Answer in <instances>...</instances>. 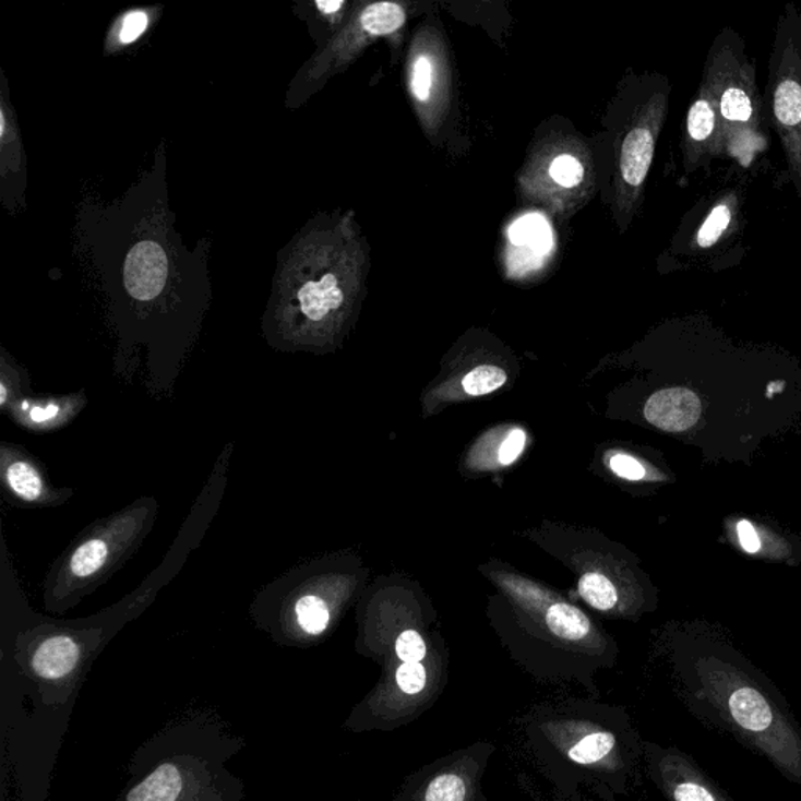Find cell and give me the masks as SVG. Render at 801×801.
<instances>
[{
    "label": "cell",
    "instance_id": "6da1fadb",
    "mask_svg": "<svg viewBox=\"0 0 801 801\" xmlns=\"http://www.w3.org/2000/svg\"><path fill=\"white\" fill-rule=\"evenodd\" d=\"M518 728L522 752L558 801H620L641 785L644 739L623 706L594 696L551 700Z\"/></svg>",
    "mask_w": 801,
    "mask_h": 801
},
{
    "label": "cell",
    "instance_id": "7a4b0ae2",
    "mask_svg": "<svg viewBox=\"0 0 801 801\" xmlns=\"http://www.w3.org/2000/svg\"><path fill=\"white\" fill-rule=\"evenodd\" d=\"M157 512V501L143 497L83 529L50 565L43 591L46 609L70 611L106 584L140 550Z\"/></svg>",
    "mask_w": 801,
    "mask_h": 801
},
{
    "label": "cell",
    "instance_id": "3957f363",
    "mask_svg": "<svg viewBox=\"0 0 801 801\" xmlns=\"http://www.w3.org/2000/svg\"><path fill=\"white\" fill-rule=\"evenodd\" d=\"M691 698L710 707L741 741L801 785V731L777 695L739 673L710 672Z\"/></svg>",
    "mask_w": 801,
    "mask_h": 801
},
{
    "label": "cell",
    "instance_id": "277c9868",
    "mask_svg": "<svg viewBox=\"0 0 801 801\" xmlns=\"http://www.w3.org/2000/svg\"><path fill=\"white\" fill-rule=\"evenodd\" d=\"M719 111L725 155L743 164L767 150L764 97L756 81V63L734 28L724 27L707 50L702 72Z\"/></svg>",
    "mask_w": 801,
    "mask_h": 801
},
{
    "label": "cell",
    "instance_id": "5b68a950",
    "mask_svg": "<svg viewBox=\"0 0 801 801\" xmlns=\"http://www.w3.org/2000/svg\"><path fill=\"white\" fill-rule=\"evenodd\" d=\"M764 115L781 143L801 207V12L792 0L785 3L775 27Z\"/></svg>",
    "mask_w": 801,
    "mask_h": 801
},
{
    "label": "cell",
    "instance_id": "8992f818",
    "mask_svg": "<svg viewBox=\"0 0 801 801\" xmlns=\"http://www.w3.org/2000/svg\"><path fill=\"white\" fill-rule=\"evenodd\" d=\"M319 570L315 565L294 566L263 587L251 606L254 619L287 636L316 638L327 633L335 605Z\"/></svg>",
    "mask_w": 801,
    "mask_h": 801
},
{
    "label": "cell",
    "instance_id": "52a82bcc",
    "mask_svg": "<svg viewBox=\"0 0 801 801\" xmlns=\"http://www.w3.org/2000/svg\"><path fill=\"white\" fill-rule=\"evenodd\" d=\"M495 743L476 741L407 775L392 801H489L483 778Z\"/></svg>",
    "mask_w": 801,
    "mask_h": 801
},
{
    "label": "cell",
    "instance_id": "ba28073f",
    "mask_svg": "<svg viewBox=\"0 0 801 801\" xmlns=\"http://www.w3.org/2000/svg\"><path fill=\"white\" fill-rule=\"evenodd\" d=\"M0 483L3 498L16 507H59L74 497V490L53 486L41 461L17 443H0Z\"/></svg>",
    "mask_w": 801,
    "mask_h": 801
},
{
    "label": "cell",
    "instance_id": "9c48e42d",
    "mask_svg": "<svg viewBox=\"0 0 801 801\" xmlns=\"http://www.w3.org/2000/svg\"><path fill=\"white\" fill-rule=\"evenodd\" d=\"M669 95L667 83H659L653 88L620 147V176L631 198L637 196L647 180L660 129L669 110Z\"/></svg>",
    "mask_w": 801,
    "mask_h": 801
},
{
    "label": "cell",
    "instance_id": "30bf717a",
    "mask_svg": "<svg viewBox=\"0 0 801 801\" xmlns=\"http://www.w3.org/2000/svg\"><path fill=\"white\" fill-rule=\"evenodd\" d=\"M647 777L669 801H731L688 754L644 741Z\"/></svg>",
    "mask_w": 801,
    "mask_h": 801
},
{
    "label": "cell",
    "instance_id": "8fae6325",
    "mask_svg": "<svg viewBox=\"0 0 801 801\" xmlns=\"http://www.w3.org/2000/svg\"><path fill=\"white\" fill-rule=\"evenodd\" d=\"M683 155L685 175L706 168L710 162L725 155L716 100L702 82L685 111Z\"/></svg>",
    "mask_w": 801,
    "mask_h": 801
},
{
    "label": "cell",
    "instance_id": "7c38bea8",
    "mask_svg": "<svg viewBox=\"0 0 801 801\" xmlns=\"http://www.w3.org/2000/svg\"><path fill=\"white\" fill-rule=\"evenodd\" d=\"M741 229L742 200L738 190L721 191L706 205L689 240L695 263H714V252L725 251Z\"/></svg>",
    "mask_w": 801,
    "mask_h": 801
},
{
    "label": "cell",
    "instance_id": "4fadbf2b",
    "mask_svg": "<svg viewBox=\"0 0 801 801\" xmlns=\"http://www.w3.org/2000/svg\"><path fill=\"white\" fill-rule=\"evenodd\" d=\"M88 404L85 390L68 395H31L13 404L7 417L32 434H49L71 425Z\"/></svg>",
    "mask_w": 801,
    "mask_h": 801
},
{
    "label": "cell",
    "instance_id": "5bb4252c",
    "mask_svg": "<svg viewBox=\"0 0 801 801\" xmlns=\"http://www.w3.org/2000/svg\"><path fill=\"white\" fill-rule=\"evenodd\" d=\"M168 276L164 248L155 241H142L130 251L124 266V284L129 295L139 301H151L162 294Z\"/></svg>",
    "mask_w": 801,
    "mask_h": 801
},
{
    "label": "cell",
    "instance_id": "9a60e30c",
    "mask_svg": "<svg viewBox=\"0 0 801 801\" xmlns=\"http://www.w3.org/2000/svg\"><path fill=\"white\" fill-rule=\"evenodd\" d=\"M648 423L667 432H684L702 417V400L688 388L659 390L649 396L644 409Z\"/></svg>",
    "mask_w": 801,
    "mask_h": 801
},
{
    "label": "cell",
    "instance_id": "2e32d148",
    "mask_svg": "<svg viewBox=\"0 0 801 801\" xmlns=\"http://www.w3.org/2000/svg\"><path fill=\"white\" fill-rule=\"evenodd\" d=\"M81 645L68 634H50L43 638L32 656V667L45 680H60L77 667Z\"/></svg>",
    "mask_w": 801,
    "mask_h": 801
},
{
    "label": "cell",
    "instance_id": "e0dca14e",
    "mask_svg": "<svg viewBox=\"0 0 801 801\" xmlns=\"http://www.w3.org/2000/svg\"><path fill=\"white\" fill-rule=\"evenodd\" d=\"M302 315L312 323H320L340 309L345 296L334 274H326L319 283L302 285L298 294Z\"/></svg>",
    "mask_w": 801,
    "mask_h": 801
},
{
    "label": "cell",
    "instance_id": "ac0fdd59",
    "mask_svg": "<svg viewBox=\"0 0 801 801\" xmlns=\"http://www.w3.org/2000/svg\"><path fill=\"white\" fill-rule=\"evenodd\" d=\"M509 240L515 248L525 249L530 259H542L553 249L551 227L537 213L518 218L509 229Z\"/></svg>",
    "mask_w": 801,
    "mask_h": 801
},
{
    "label": "cell",
    "instance_id": "d6986e66",
    "mask_svg": "<svg viewBox=\"0 0 801 801\" xmlns=\"http://www.w3.org/2000/svg\"><path fill=\"white\" fill-rule=\"evenodd\" d=\"M180 789L182 778L179 770L171 764H165L130 790L128 801H176Z\"/></svg>",
    "mask_w": 801,
    "mask_h": 801
},
{
    "label": "cell",
    "instance_id": "ffe728a7",
    "mask_svg": "<svg viewBox=\"0 0 801 801\" xmlns=\"http://www.w3.org/2000/svg\"><path fill=\"white\" fill-rule=\"evenodd\" d=\"M406 23V10L399 3H371L360 14V25L370 35H390Z\"/></svg>",
    "mask_w": 801,
    "mask_h": 801
},
{
    "label": "cell",
    "instance_id": "44dd1931",
    "mask_svg": "<svg viewBox=\"0 0 801 801\" xmlns=\"http://www.w3.org/2000/svg\"><path fill=\"white\" fill-rule=\"evenodd\" d=\"M31 393H34L31 388V381L23 368H17L13 362L2 359V370H0V410L2 414H9L14 403Z\"/></svg>",
    "mask_w": 801,
    "mask_h": 801
},
{
    "label": "cell",
    "instance_id": "7402d4cb",
    "mask_svg": "<svg viewBox=\"0 0 801 801\" xmlns=\"http://www.w3.org/2000/svg\"><path fill=\"white\" fill-rule=\"evenodd\" d=\"M579 595L589 602L591 608L602 612L611 611L619 601V595L611 579L597 572L581 576Z\"/></svg>",
    "mask_w": 801,
    "mask_h": 801
},
{
    "label": "cell",
    "instance_id": "603a6c76",
    "mask_svg": "<svg viewBox=\"0 0 801 801\" xmlns=\"http://www.w3.org/2000/svg\"><path fill=\"white\" fill-rule=\"evenodd\" d=\"M428 658L429 649L425 637L415 630L400 631L393 644V667L384 678L395 673L403 663H423Z\"/></svg>",
    "mask_w": 801,
    "mask_h": 801
},
{
    "label": "cell",
    "instance_id": "cb8c5ba5",
    "mask_svg": "<svg viewBox=\"0 0 801 801\" xmlns=\"http://www.w3.org/2000/svg\"><path fill=\"white\" fill-rule=\"evenodd\" d=\"M506 371L495 366L476 367L462 379V387L470 396L489 395L506 384Z\"/></svg>",
    "mask_w": 801,
    "mask_h": 801
},
{
    "label": "cell",
    "instance_id": "d4e9b609",
    "mask_svg": "<svg viewBox=\"0 0 801 801\" xmlns=\"http://www.w3.org/2000/svg\"><path fill=\"white\" fill-rule=\"evenodd\" d=\"M550 176L559 186L573 189V187L583 182L584 168L573 155H559L550 166Z\"/></svg>",
    "mask_w": 801,
    "mask_h": 801
},
{
    "label": "cell",
    "instance_id": "484cf974",
    "mask_svg": "<svg viewBox=\"0 0 801 801\" xmlns=\"http://www.w3.org/2000/svg\"><path fill=\"white\" fill-rule=\"evenodd\" d=\"M432 74V61L426 56H418L410 70V92L418 103H428L431 97Z\"/></svg>",
    "mask_w": 801,
    "mask_h": 801
},
{
    "label": "cell",
    "instance_id": "4316f807",
    "mask_svg": "<svg viewBox=\"0 0 801 801\" xmlns=\"http://www.w3.org/2000/svg\"><path fill=\"white\" fill-rule=\"evenodd\" d=\"M609 467L617 476L627 479V481H641L647 473L641 462L627 456V454H613L609 459Z\"/></svg>",
    "mask_w": 801,
    "mask_h": 801
},
{
    "label": "cell",
    "instance_id": "83f0119b",
    "mask_svg": "<svg viewBox=\"0 0 801 801\" xmlns=\"http://www.w3.org/2000/svg\"><path fill=\"white\" fill-rule=\"evenodd\" d=\"M526 445V434L522 429H514L501 443L498 451V461L501 465H511L518 459Z\"/></svg>",
    "mask_w": 801,
    "mask_h": 801
},
{
    "label": "cell",
    "instance_id": "f1b7e54d",
    "mask_svg": "<svg viewBox=\"0 0 801 801\" xmlns=\"http://www.w3.org/2000/svg\"><path fill=\"white\" fill-rule=\"evenodd\" d=\"M147 27V16L143 12H133L125 16L122 23L121 32H119V41L129 45L143 35Z\"/></svg>",
    "mask_w": 801,
    "mask_h": 801
},
{
    "label": "cell",
    "instance_id": "f546056e",
    "mask_svg": "<svg viewBox=\"0 0 801 801\" xmlns=\"http://www.w3.org/2000/svg\"><path fill=\"white\" fill-rule=\"evenodd\" d=\"M736 530H738L739 542H741V547L746 553L756 554L761 550L760 536H757L752 523L741 519L736 526Z\"/></svg>",
    "mask_w": 801,
    "mask_h": 801
},
{
    "label": "cell",
    "instance_id": "4dcf8cb0",
    "mask_svg": "<svg viewBox=\"0 0 801 801\" xmlns=\"http://www.w3.org/2000/svg\"><path fill=\"white\" fill-rule=\"evenodd\" d=\"M316 5H319L321 12L332 14L337 13L342 9L343 2L340 0H330V2H319Z\"/></svg>",
    "mask_w": 801,
    "mask_h": 801
},
{
    "label": "cell",
    "instance_id": "1f68e13d",
    "mask_svg": "<svg viewBox=\"0 0 801 801\" xmlns=\"http://www.w3.org/2000/svg\"><path fill=\"white\" fill-rule=\"evenodd\" d=\"M583 801H595V800L594 799H589V797H587V799H584Z\"/></svg>",
    "mask_w": 801,
    "mask_h": 801
}]
</instances>
